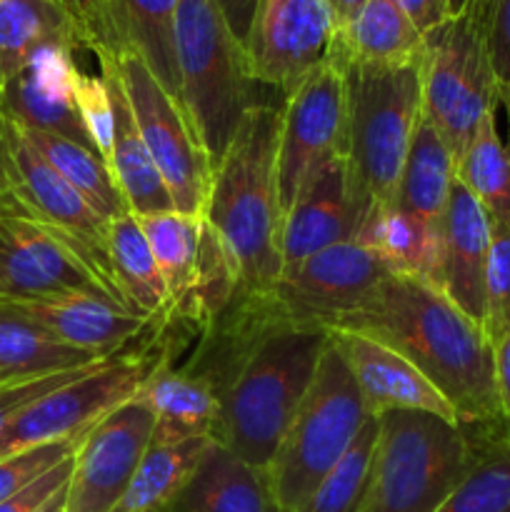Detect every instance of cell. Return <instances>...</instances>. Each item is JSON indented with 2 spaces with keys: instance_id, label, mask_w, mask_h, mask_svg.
<instances>
[{
  "instance_id": "9",
  "label": "cell",
  "mask_w": 510,
  "mask_h": 512,
  "mask_svg": "<svg viewBox=\"0 0 510 512\" xmlns=\"http://www.w3.org/2000/svg\"><path fill=\"white\" fill-rule=\"evenodd\" d=\"M63 295H95L125 305L103 250L30 218L5 193L0 205V303Z\"/></svg>"
},
{
  "instance_id": "30",
  "label": "cell",
  "mask_w": 510,
  "mask_h": 512,
  "mask_svg": "<svg viewBox=\"0 0 510 512\" xmlns=\"http://www.w3.org/2000/svg\"><path fill=\"white\" fill-rule=\"evenodd\" d=\"M105 358L113 355H93L70 348L23 315L0 308V375L5 380L40 378L88 368Z\"/></svg>"
},
{
  "instance_id": "21",
  "label": "cell",
  "mask_w": 510,
  "mask_h": 512,
  "mask_svg": "<svg viewBox=\"0 0 510 512\" xmlns=\"http://www.w3.org/2000/svg\"><path fill=\"white\" fill-rule=\"evenodd\" d=\"M165 512H285L268 470L250 465L225 445L210 443L178 498Z\"/></svg>"
},
{
  "instance_id": "44",
  "label": "cell",
  "mask_w": 510,
  "mask_h": 512,
  "mask_svg": "<svg viewBox=\"0 0 510 512\" xmlns=\"http://www.w3.org/2000/svg\"><path fill=\"white\" fill-rule=\"evenodd\" d=\"M393 3L418 25L420 33H430L450 18L445 0H393Z\"/></svg>"
},
{
  "instance_id": "49",
  "label": "cell",
  "mask_w": 510,
  "mask_h": 512,
  "mask_svg": "<svg viewBox=\"0 0 510 512\" xmlns=\"http://www.w3.org/2000/svg\"><path fill=\"white\" fill-rule=\"evenodd\" d=\"M65 488H68V485H65ZM65 488L60 490V493L55 495V498L50 500V503L45 505V508L40 510V512H63V505H65Z\"/></svg>"
},
{
  "instance_id": "28",
  "label": "cell",
  "mask_w": 510,
  "mask_h": 512,
  "mask_svg": "<svg viewBox=\"0 0 510 512\" xmlns=\"http://www.w3.org/2000/svg\"><path fill=\"white\" fill-rule=\"evenodd\" d=\"M115 288L135 315L155 320L168 308V285L153 258L148 238L130 210L110 220L105 238Z\"/></svg>"
},
{
  "instance_id": "42",
  "label": "cell",
  "mask_w": 510,
  "mask_h": 512,
  "mask_svg": "<svg viewBox=\"0 0 510 512\" xmlns=\"http://www.w3.org/2000/svg\"><path fill=\"white\" fill-rule=\"evenodd\" d=\"M73 13L85 35L88 50H115V28L110 15V0H58Z\"/></svg>"
},
{
  "instance_id": "46",
  "label": "cell",
  "mask_w": 510,
  "mask_h": 512,
  "mask_svg": "<svg viewBox=\"0 0 510 512\" xmlns=\"http://www.w3.org/2000/svg\"><path fill=\"white\" fill-rule=\"evenodd\" d=\"M495 385H498L500 413L510 435V335L495 345Z\"/></svg>"
},
{
  "instance_id": "32",
  "label": "cell",
  "mask_w": 510,
  "mask_h": 512,
  "mask_svg": "<svg viewBox=\"0 0 510 512\" xmlns=\"http://www.w3.org/2000/svg\"><path fill=\"white\" fill-rule=\"evenodd\" d=\"M475 455L460 483L435 512H510V435L505 428H470Z\"/></svg>"
},
{
  "instance_id": "16",
  "label": "cell",
  "mask_w": 510,
  "mask_h": 512,
  "mask_svg": "<svg viewBox=\"0 0 510 512\" xmlns=\"http://www.w3.org/2000/svg\"><path fill=\"white\" fill-rule=\"evenodd\" d=\"M328 338L353 373L370 418L390 410H415L458 423L445 395L388 343L348 328L328 330Z\"/></svg>"
},
{
  "instance_id": "34",
  "label": "cell",
  "mask_w": 510,
  "mask_h": 512,
  "mask_svg": "<svg viewBox=\"0 0 510 512\" xmlns=\"http://www.w3.org/2000/svg\"><path fill=\"white\" fill-rule=\"evenodd\" d=\"M23 133L33 143V148L88 200L95 213L103 215L105 220H113L128 210L108 163L93 148H85L75 140L53 133H40V130L23 128Z\"/></svg>"
},
{
  "instance_id": "39",
  "label": "cell",
  "mask_w": 510,
  "mask_h": 512,
  "mask_svg": "<svg viewBox=\"0 0 510 512\" xmlns=\"http://www.w3.org/2000/svg\"><path fill=\"white\" fill-rule=\"evenodd\" d=\"M78 443V440H75ZM75 443H50L38 448L18 450L5 458H0V503L18 495L38 478H43L48 470L60 465L73 455Z\"/></svg>"
},
{
  "instance_id": "4",
  "label": "cell",
  "mask_w": 510,
  "mask_h": 512,
  "mask_svg": "<svg viewBox=\"0 0 510 512\" xmlns=\"http://www.w3.org/2000/svg\"><path fill=\"white\" fill-rule=\"evenodd\" d=\"M348 105L350 183L360 213L395 203L400 170L423 118L420 60L405 65L338 63Z\"/></svg>"
},
{
  "instance_id": "15",
  "label": "cell",
  "mask_w": 510,
  "mask_h": 512,
  "mask_svg": "<svg viewBox=\"0 0 510 512\" xmlns=\"http://www.w3.org/2000/svg\"><path fill=\"white\" fill-rule=\"evenodd\" d=\"M0 118H3L8 193L13 195L20 210L58 233L83 240L105 253L110 220L95 213L88 200L33 148L18 123H13L3 110Z\"/></svg>"
},
{
  "instance_id": "26",
  "label": "cell",
  "mask_w": 510,
  "mask_h": 512,
  "mask_svg": "<svg viewBox=\"0 0 510 512\" xmlns=\"http://www.w3.org/2000/svg\"><path fill=\"white\" fill-rule=\"evenodd\" d=\"M423 45L425 33L393 0H368L338 28L330 58L335 63L405 65L423 58Z\"/></svg>"
},
{
  "instance_id": "20",
  "label": "cell",
  "mask_w": 510,
  "mask_h": 512,
  "mask_svg": "<svg viewBox=\"0 0 510 512\" xmlns=\"http://www.w3.org/2000/svg\"><path fill=\"white\" fill-rule=\"evenodd\" d=\"M0 308L23 315L60 343L93 355H118L138 338L153 320L130 313L125 305L95 295H63L43 300H3Z\"/></svg>"
},
{
  "instance_id": "54",
  "label": "cell",
  "mask_w": 510,
  "mask_h": 512,
  "mask_svg": "<svg viewBox=\"0 0 510 512\" xmlns=\"http://www.w3.org/2000/svg\"><path fill=\"white\" fill-rule=\"evenodd\" d=\"M488 8H490V0H488Z\"/></svg>"
},
{
  "instance_id": "2",
  "label": "cell",
  "mask_w": 510,
  "mask_h": 512,
  "mask_svg": "<svg viewBox=\"0 0 510 512\" xmlns=\"http://www.w3.org/2000/svg\"><path fill=\"white\" fill-rule=\"evenodd\" d=\"M333 328L360 330L403 353L453 405L460 425L505 428L493 343L438 285L388 275L358 313Z\"/></svg>"
},
{
  "instance_id": "25",
  "label": "cell",
  "mask_w": 510,
  "mask_h": 512,
  "mask_svg": "<svg viewBox=\"0 0 510 512\" xmlns=\"http://www.w3.org/2000/svg\"><path fill=\"white\" fill-rule=\"evenodd\" d=\"M55 45L85 48L83 30L63 3L0 0V85L20 73L35 55Z\"/></svg>"
},
{
  "instance_id": "45",
  "label": "cell",
  "mask_w": 510,
  "mask_h": 512,
  "mask_svg": "<svg viewBox=\"0 0 510 512\" xmlns=\"http://www.w3.org/2000/svg\"><path fill=\"white\" fill-rule=\"evenodd\" d=\"M215 3H218L228 28L233 30L235 40L245 48V40H248L250 25H253L258 0H215Z\"/></svg>"
},
{
  "instance_id": "38",
  "label": "cell",
  "mask_w": 510,
  "mask_h": 512,
  "mask_svg": "<svg viewBox=\"0 0 510 512\" xmlns=\"http://www.w3.org/2000/svg\"><path fill=\"white\" fill-rule=\"evenodd\" d=\"M73 100L90 143L98 150L100 158L108 163L110 150H113L115 118L113 100H110V90L103 75H88L78 68L73 80Z\"/></svg>"
},
{
  "instance_id": "31",
  "label": "cell",
  "mask_w": 510,
  "mask_h": 512,
  "mask_svg": "<svg viewBox=\"0 0 510 512\" xmlns=\"http://www.w3.org/2000/svg\"><path fill=\"white\" fill-rule=\"evenodd\" d=\"M213 438H190L178 443H150L128 490L113 512H165L170 508Z\"/></svg>"
},
{
  "instance_id": "35",
  "label": "cell",
  "mask_w": 510,
  "mask_h": 512,
  "mask_svg": "<svg viewBox=\"0 0 510 512\" xmlns=\"http://www.w3.org/2000/svg\"><path fill=\"white\" fill-rule=\"evenodd\" d=\"M148 238L153 258L168 285V308L178 303L193 285L195 268H198L200 235H203V218L163 210V213L135 215ZM165 308V310H168Z\"/></svg>"
},
{
  "instance_id": "17",
  "label": "cell",
  "mask_w": 510,
  "mask_h": 512,
  "mask_svg": "<svg viewBox=\"0 0 510 512\" xmlns=\"http://www.w3.org/2000/svg\"><path fill=\"white\" fill-rule=\"evenodd\" d=\"M363 220L355 203L348 160L338 155L310 175L285 210L280 230L283 273L330 245L355 240Z\"/></svg>"
},
{
  "instance_id": "14",
  "label": "cell",
  "mask_w": 510,
  "mask_h": 512,
  "mask_svg": "<svg viewBox=\"0 0 510 512\" xmlns=\"http://www.w3.org/2000/svg\"><path fill=\"white\" fill-rule=\"evenodd\" d=\"M388 275V268L365 245L343 240L285 270L275 295L293 320L328 330L358 313Z\"/></svg>"
},
{
  "instance_id": "19",
  "label": "cell",
  "mask_w": 510,
  "mask_h": 512,
  "mask_svg": "<svg viewBox=\"0 0 510 512\" xmlns=\"http://www.w3.org/2000/svg\"><path fill=\"white\" fill-rule=\"evenodd\" d=\"M493 223L475 195L455 180L440 220L438 288L485 328V270Z\"/></svg>"
},
{
  "instance_id": "10",
  "label": "cell",
  "mask_w": 510,
  "mask_h": 512,
  "mask_svg": "<svg viewBox=\"0 0 510 512\" xmlns=\"http://www.w3.org/2000/svg\"><path fill=\"white\" fill-rule=\"evenodd\" d=\"M113 60L140 138L173 198L175 210L203 218L213 180V160L195 135L188 113L180 100L160 85L135 50H118Z\"/></svg>"
},
{
  "instance_id": "43",
  "label": "cell",
  "mask_w": 510,
  "mask_h": 512,
  "mask_svg": "<svg viewBox=\"0 0 510 512\" xmlns=\"http://www.w3.org/2000/svg\"><path fill=\"white\" fill-rule=\"evenodd\" d=\"M70 468H73V455L60 465H55L53 470H48L43 478L30 483L25 490H20L18 495L0 503V512H40L68 485Z\"/></svg>"
},
{
  "instance_id": "13",
  "label": "cell",
  "mask_w": 510,
  "mask_h": 512,
  "mask_svg": "<svg viewBox=\"0 0 510 512\" xmlns=\"http://www.w3.org/2000/svg\"><path fill=\"white\" fill-rule=\"evenodd\" d=\"M153 430V410L135 395L80 435L63 512H113L153 443Z\"/></svg>"
},
{
  "instance_id": "23",
  "label": "cell",
  "mask_w": 510,
  "mask_h": 512,
  "mask_svg": "<svg viewBox=\"0 0 510 512\" xmlns=\"http://www.w3.org/2000/svg\"><path fill=\"white\" fill-rule=\"evenodd\" d=\"M138 398L155 415L153 443L213 438L218 400L213 388L185 365H175L173 360L160 363L138 390Z\"/></svg>"
},
{
  "instance_id": "48",
  "label": "cell",
  "mask_w": 510,
  "mask_h": 512,
  "mask_svg": "<svg viewBox=\"0 0 510 512\" xmlns=\"http://www.w3.org/2000/svg\"><path fill=\"white\" fill-rule=\"evenodd\" d=\"M0 193H8V173H5V140H3V118H0Z\"/></svg>"
},
{
  "instance_id": "37",
  "label": "cell",
  "mask_w": 510,
  "mask_h": 512,
  "mask_svg": "<svg viewBox=\"0 0 510 512\" xmlns=\"http://www.w3.org/2000/svg\"><path fill=\"white\" fill-rule=\"evenodd\" d=\"M485 333L495 345L510 335V228L493 225L485 270Z\"/></svg>"
},
{
  "instance_id": "5",
  "label": "cell",
  "mask_w": 510,
  "mask_h": 512,
  "mask_svg": "<svg viewBox=\"0 0 510 512\" xmlns=\"http://www.w3.org/2000/svg\"><path fill=\"white\" fill-rule=\"evenodd\" d=\"M473 455L468 425L415 410L378 415L368 485L355 512H435Z\"/></svg>"
},
{
  "instance_id": "41",
  "label": "cell",
  "mask_w": 510,
  "mask_h": 512,
  "mask_svg": "<svg viewBox=\"0 0 510 512\" xmlns=\"http://www.w3.org/2000/svg\"><path fill=\"white\" fill-rule=\"evenodd\" d=\"M488 50L498 80L500 105L510 108V0H490Z\"/></svg>"
},
{
  "instance_id": "22",
  "label": "cell",
  "mask_w": 510,
  "mask_h": 512,
  "mask_svg": "<svg viewBox=\"0 0 510 512\" xmlns=\"http://www.w3.org/2000/svg\"><path fill=\"white\" fill-rule=\"evenodd\" d=\"M95 58H98L100 75H103L105 85L110 90V100H113L115 133L108 168L113 173V180L118 185L120 195H123L125 205H128L133 215L175 210L173 198H170L168 188H165L163 178H160L158 168H155L153 158H150L148 148H145L143 138H140L133 113H130L118 70H115L113 50H95Z\"/></svg>"
},
{
  "instance_id": "40",
  "label": "cell",
  "mask_w": 510,
  "mask_h": 512,
  "mask_svg": "<svg viewBox=\"0 0 510 512\" xmlns=\"http://www.w3.org/2000/svg\"><path fill=\"white\" fill-rule=\"evenodd\" d=\"M88 368H93V365H88ZM88 368L65 370V373H53V375H40V378L8 380V383L0 385V438H3L5 430L10 428V423H13V420L18 418V415L23 413L30 403L40 400L43 395L53 393L55 388H60V385L68 383V380H73L75 375H80L83 370H88Z\"/></svg>"
},
{
  "instance_id": "33",
  "label": "cell",
  "mask_w": 510,
  "mask_h": 512,
  "mask_svg": "<svg viewBox=\"0 0 510 512\" xmlns=\"http://www.w3.org/2000/svg\"><path fill=\"white\" fill-rule=\"evenodd\" d=\"M455 180L475 195L490 215V223L510 228V145L500 140L495 113L480 120L473 138L460 153Z\"/></svg>"
},
{
  "instance_id": "29",
  "label": "cell",
  "mask_w": 510,
  "mask_h": 512,
  "mask_svg": "<svg viewBox=\"0 0 510 512\" xmlns=\"http://www.w3.org/2000/svg\"><path fill=\"white\" fill-rule=\"evenodd\" d=\"M455 183V153L440 130L425 118L415 128L413 143L400 170L395 205L418 218L440 223L448 208L450 190Z\"/></svg>"
},
{
  "instance_id": "18",
  "label": "cell",
  "mask_w": 510,
  "mask_h": 512,
  "mask_svg": "<svg viewBox=\"0 0 510 512\" xmlns=\"http://www.w3.org/2000/svg\"><path fill=\"white\" fill-rule=\"evenodd\" d=\"M73 53V48L55 45L35 55L20 73L0 85V110L20 128L53 133L93 148L73 100V80L78 73Z\"/></svg>"
},
{
  "instance_id": "47",
  "label": "cell",
  "mask_w": 510,
  "mask_h": 512,
  "mask_svg": "<svg viewBox=\"0 0 510 512\" xmlns=\"http://www.w3.org/2000/svg\"><path fill=\"white\" fill-rule=\"evenodd\" d=\"M368 3V0H328L330 10H333L335 15V23H338V28H343L348 20L355 18V13H358L363 5Z\"/></svg>"
},
{
  "instance_id": "11",
  "label": "cell",
  "mask_w": 510,
  "mask_h": 512,
  "mask_svg": "<svg viewBox=\"0 0 510 512\" xmlns=\"http://www.w3.org/2000/svg\"><path fill=\"white\" fill-rule=\"evenodd\" d=\"M345 153V75L343 68L330 58L283 95L278 138V195L283 215L310 175L320 165Z\"/></svg>"
},
{
  "instance_id": "51",
  "label": "cell",
  "mask_w": 510,
  "mask_h": 512,
  "mask_svg": "<svg viewBox=\"0 0 510 512\" xmlns=\"http://www.w3.org/2000/svg\"><path fill=\"white\" fill-rule=\"evenodd\" d=\"M478 3H480V5H483V8H485V10H488V0H478Z\"/></svg>"
},
{
  "instance_id": "7",
  "label": "cell",
  "mask_w": 510,
  "mask_h": 512,
  "mask_svg": "<svg viewBox=\"0 0 510 512\" xmlns=\"http://www.w3.org/2000/svg\"><path fill=\"white\" fill-rule=\"evenodd\" d=\"M370 420L353 373L328 338L315 378L268 465L275 500L285 512L305 503L338 465Z\"/></svg>"
},
{
  "instance_id": "52",
  "label": "cell",
  "mask_w": 510,
  "mask_h": 512,
  "mask_svg": "<svg viewBox=\"0 0 510 512\" xmlns=\"http://www.w3.org/2000/svg\"><path fill=\"white\" fill-rule=\"evenodd\" d=\"M3 383H8V380H5V378H3V375H0V385H3Z\"/></svg>"
},
{
  "instance_id": "1",
  "label": "cell",
  "mask_w": 510,
  "mask_h": 512,
  "mask_svg": "<svg viewBox=\"0 0 510 512\" xmlns=\"http://www.w3.org/2000/svg\"><path fill=\"white\" fill-rule=\"evenodd\" d=\"M325 348L328 330L290 318L275 290L240 288L183 363L218 400L215 443L268 470Z\"/></svg>"
},
{
  "instance_id": "12",
  "label": "cell",
  "mask_w": 510,
  "mask_h": 512,
  "mask_svg": "<svg viewBox=\"0 0 510 512\" xmlns=\"http://www.w3.org/2000/svg\"><path fill=\"white\" fill-rule=\"evenodd\" d=\"M338 23L328 0H258L245 40L250 78L288 95L333 55Z\"/></svg>"
},
{
  "instance_id": "24",
  "label": "cell",
  "mask_w": 510,
  "mask_h": 512,
  "mask_svg": "<svg viewBox=\"0 0 510 512\" xmlns=\"http://www.w3.org/2000/svg\"><path fill=\"white\" fill-rule=\"evenodd\" d=\"M390 275L420 278L438 285L440 275V223L418 218L400 205H378L365 215L358 235Z\"/></svg>"
},
{
  "instance_id": "36",
  "label": "cell",
  "mask_w": 510,
  "mask_h": 512,
  "mask_svg": "<svg viewBox=\"0 0 510 512\" xmlns=\"http://www.w3.org/2000/svg\"><path fill=\"white\" fill-rule=\"evenodd\" d=\"M378 418H370L348 453L338 460L333 470L315 485L295 512H355L368 485L370 463H373Z\"/></svg>"
},
{
  "instance_id": "6",
  "label": "cell",
  "mask_w": 510,
  "mask_h": 512,
  "mask_svg": "<svg viewBox=\"0 0 510 512\" xmlns=\"http://www.w3.org/2000/svg\"><path fill=\"white\" fill-rule=\"evenodd\" d=\"M180 103L213 165L223 158L250 105L258 103L243 45L215 0H180L175 13Z\"/></svg>"
},
{
  "instance_id": "27",
  "label": "cell",
  "mask_w": 510,
  "mask_h": 512,
  "mask_svg": "<svg viewBox=\"0 0 510 512\" xmlns=\"http://www.w3.org/2000/svg\"><path fill=\"white\" fill-rule=\"evenodd\" d=\"M180 0H110L115 50H135L165 90L180 100L175 13ZM183 105V103H180Z\"/></svg>"
},
{
  "instance_id": "3",
  "label": "cell",
  "mask_w": 510,
  "mask_h": 512,
  "mask_svg": "<svg viewBox=\"0 0 510 512\" xmlns=\"http://www.w3.org/2000/svg\"><path fill=\"white\" fill-rule=\"evenodd\" d=\"M280 103L258 100L240 120L223 158L213 165L203 220L228 250L240 285L275 290L283 275L278 195Z\"/></svg>"
},
{
  "instance_id": "50",
  "label": "cell",
  "mask_w": 510,
  "mask_h": 512,
  "mask_svg": "<svg viewBox=\"0 0 510 512\" xmlns=\"http://www.w3.org/2000/svg\"><path fill=\"white\" fill-rule=\"evenodd\" d=\"M445 3H448V13H450V18H453V15H460V13H463V10L468 8V5L473 3V0H445Z\"/></svg>"
},
{
  "instance_id": "53",
  "label": "cell",
  "mask_w": 510,
  "mask_h": 512,
  "mask_svg": "<svg viewBox=\"0 0 510 512\" xmlns=\"http://www.w3.org/2000/svg\"><path fill=\"white\" fill-rule=\"evenodd\" d=\"M3 198H5V193H0V205H3Z\"/></svg>"
},
{
  "instance_id": "8",
  "label": "cell",
  "mask_w": 510,
  "mask_h": 512,
  "mask_svg": "<svg viewBox=\"0 0 510 512\" xmlns=\"http://www.w3.org/2000/svg\"><path fill=\"white\" fill-rule=\"evenodd\" d=\"M420 80L423 118L448 140L458 163L480 120L500 105L488 50V10L478 0L425 33Z\"/></svg>"
}]
</instances>
